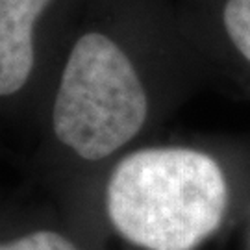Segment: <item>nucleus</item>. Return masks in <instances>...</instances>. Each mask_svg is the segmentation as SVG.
<instances>
[{
    "label": "nucleus",
    "mask_w": 250,
    "mask_h": 250,
    "mask_svg": "<svg viewBox=\"0 0 250 250\" xmlns=\"http://www.w3.org/2000/svg\"><path fill=\"white\" fill-rule=\"evenodd\" d=\"M228 188L219 163L180 146L145 148L115 167L106 191L117 233L143 250H193L223 221Z\"/></svg>",
    "instance_id": "obj_1"
},
{
    "label": "nucleus",
    "mask_w": 250,
    "mask_h": 250,
    "mask_svg": "<svg viewBox=\"0 0 250 250\" xmlns=\"http://www.w3.org/2000/svg\"><path fill=\"white\" fill-rule=\"evenodd\" d=\"M146 111V93L128 56L104 34L82 36L54 100L56 137L83 160H104L137 135Z\"/></svg>",
    "instance_id": "obj_2"
},
{
    "label": "nucleus",
    "mask_w": 250,
    "mask_h": 250,
    "mask_svg": "<svg viewBox=\"0 0 250 250\" xmlns=\"http://www.w3.org/2000/svg\"><path fill=\"white\" fill-rule=\"evenodd\" d=\"M50 0H0V97L17 93L34 69V24Z\"/></svg>",
    "instance_id": "obj_3"
},
{
    "label": "nucleus",
    "mask_w": 250,
    "mask_h": 250,
    "mask_svg": "<svg viewBox=\"0 0 250 250\" xmlns=\"http://www.w3.org/2000/svg\"><path fill=\"white\" fill-rule=\"evenodd\" d=\"M223 22L235 48L250 63V0H228Z\"/></svg>",
    "instance_id": "obj_4"
},
{
    "label": "nucleus",
    "mask_w": 250,
    "mask_h": 250,
    "mask_svg": "<svg viewBox=\"0 0 250 250\" xmlns=\"http://www.w3.org/2000/svg\"><path fill=\"white\" fill-rule=\"evenodd\" d=\"M0 250H80L72 239L50 228H37L0 241Z\"/></svg>",
    "instance_id": "obj_5"
}]
</instances>
